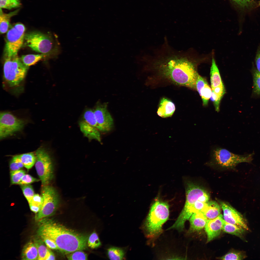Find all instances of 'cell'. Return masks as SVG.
I'll return each instance as SVG.
<instances>
[{"label":"cell","instance_id":"1","mask_svg":"<svg viewBox=\"0 0 260 260\" xmlns=\"http://www.w3.org/2000/svg\"><path fill=\"white\" fill-rule=\"evenodd\" d=\"M151 61L173 82L179 85L195 89L198 74L197 61L187 53L163 48Z\"/></svg>","mask_w":260,"mask_h":260},{"label":"cell","instance_id":"2","mask_svg":"<svg viewBox=\"0 0 260 260\" xmlns=\"http://www.w3.org/2000/svg\"><path fill=\"white\" fill-rule=\"evenodd\" d=\"M38 236L52 240L58 250L66 254L87 248L88 237L69 229L54 220L46 218L39 221Z\"/></svg>","mask_w":260,"mask_h":260},{"label":"cell","instance_id":"3","mask_svg":"<svg viewBox=\"0 0 260 260\" xmlns=\"http://www.w3.org/2000/svg\"><path fill=\"white\" fill-rule=\"evenodd\" d=\"M56 38L38 31L25 34L26 45L32 50L47 56H57L61 52L60 44Z\"/></svg>","mask_w":260,"mask_h":260},{"label":"cell","instance_id":"4","mask_svg":"<svg viewBox=\"0 0 260 260\" xmlns=\"http://www.w3.org/2000/svg\"><path fill=\"white\" fill-rule=\"evenodd\" d=\"M169 214L168 203L156 200L150 207L145 223L147 235L154 237L160 234L162 231V226L168 220Z\"/></svg>","mask_w":260,"mask_h":260},{"label":"cell","instance_id":"5","mask_svg":"<svg viewBox=\"0 0 260 260\" xmlns=\"http://www.w3.org/2000/svg\"><path fill=\"white\" fill-rule=\"evenodd\" d=\"M3 67L4 78L10 88L20 86L26 75L28 67L25 65L17 55L5 57Z\"/></svg>","mask_w":260,"mask_h":260},{"label":"cell","instance_id":"6","mask_svg":"<svg viewBox=\"0 0 260 260\" xmlns=\"http://www.w3.org/2000/svg\"><path fill=\"white\" fill-rule=\"evenodd\" d=\"M210 154L212 161L214 164L222 167L232 168L240 163L251 162L254 154L238 155L226 149L216 147L212 149Z\"/></svg>","mask_w":260,"mask_h":260},{"label":"cell","instance_id":"7","mask_svg":"<svg viewBox=\"0 0 260 260\" xmlns=\"http://www.w3.org/2000/svg\"><path fill=\"white\" fill-rule=\"evenodd\" d=\"M35 167L42 186L48 185L53 176V168L50 156L44 148H39L35 152Z\"/></svg>","mask_w":260,"mask_h":260},{"label":"cell","instance_id":"8","mask_svg":"<svg viewBox=\"0 0 260 260\" xmlns=\"http://www.w3.org/2000/svg\"><path fill=\"white\" fill-rule=\"evenodd\" d=\"M41 193L43 202L40 210L35 217V220L37 221L52 215L59 202L58 193L52 186L49 185L42 186Z\"/></svg>","mask_w":260,"mask_h":260},{"label":"cell","instance_id":"9","mask_svg":"<svg viewBox=\"0 0 260 260\" xmlns=\"http://www.w3.org/2000/svg\"><path fill=\"white\" fill-rule=\"evenodd\" d=\"M25 30L23 24L18 23L7 32L4 51L5 57L17 55L24 41Z\"/></svg>","mask_w":260,"mask_h":260},{"label":"cell","instance_id":"10","mask_svg":"<svg viewBox=\"0 0 260 260\" xmlns=\"http://www.w3.org/2000/svg\"><path fill=\"white\" fill-rule=\"evenodd\" d=\"M0 116V139L20 131L25 124L23 120L18 118L9 112H1Z\"/></svg>","mask_w":260,"mask_h":260},{"label":"cell","instance_id":"11","mask_svg":"<svg viewBox=\"0 0 260 260\" xmlns=\"http://www.w3.org/2000/svg\"><path fill=\"white\" fill-rule=\"evenodd\" d=\"M220 205L223 213V218L226 222L240 227L246 231L249 229L243 215L229 204L220 201Z\"/></svg>","mask_w":260,"mask_h":260},{"label":"cell","instance_id":"12","mask_svg":"<svg viewBox=\"0 0 260 260\" xmlns=\"http://www.w3.org/2000/svg\"><path fill=\"white\" fill-rule=\"evenodd\" d=\"M99 131H110L113 125V119L107 109L106 103L98 104L94 111Z\"/></svg>","mask_w":260,"mask_h":260},{"label":"cell","instance_id":"13","mask_svg":"<svg viewBox=\"0 0 260 260\" xmlns=\"http://www.w3.org/2000/svg\"><path fill=\"white\" fill-rule=\"evenodd\" d=\"M224 220L221 214L216 218L207 220L205 227L207 235V243H208L218 236L222 230Z\"/></svg>","mask_w":260,"mask_h":260},{"label":"cell","instance_id":"14","mask_svg":"<svg viewBox=\"0 0 260 260\" xmlns=\"http://www.w3.org/2000/svg\"><path fill=\"white\" fill-rule=\"evenodd\" d=\"M175 110L174 104L169 99L163 98L160 101L157 113L161 117L166 118L171 117Z\"/></svg>","mask_w":260,"mask_h":260},{"label":"cell","instance_id":"15","mask_svg":"<svg viewBox=\"0 0 260 260\" xmlns=\"http://www.w3.org/2000/svg\"><path fill=\"white\" fill-rule=\"evenodd\" d=\"M189 219L190 230L192 232L200 230L205 228L207 221L202 211L194 213Z\"/></svg>","mask_w":260,"mask_h":260},{"label":"cell","instance_id":"16","mask_svg":"<svg viewBox=\"0 0 260 260\" xmlns=\"http://www.w3.org/2000/svg\"><path fill=\"white\" fill-rule=\"evenodd\" d=\"M81 131L84 135L90 139H95L99 142L101 141L100 135L99 130L88 124L84 120L79 123Z\"/></svg>","mask_w":260,"mask_h":260},{"label":"cell","instance_id":"17","mask_svg":"<svg viewBox=\"0 0 260 260\" xmlns=\"http://www.w3.org/2000/svg\"><path fill=\"white\" fill-rule=\"evenodd\" d=\"M221 207L214 201L209 200L202 211L207 220L214 219L220 215Z\"/></svg>","mask_w":260,"mask_h":260},{"label":"cell","instance_id":"18","mask_svg":"<svg viewBox=\"0 0 260 260\" xmlns=\"http://www.w3.org/2000/svg\"><path fill=\"white\" fill-rule=\"evenodd\" d=\"M38 254L37 248L34 243L30 241L23 247L21 254L23 260H38Z\"/></svg>","mask_w":260,"mask_h":260},{"label":"cell","instance_id":"19","mask_svg":"<svg viewBox=\"0 0 260 260\" xmlns=\"http://www.w3.org/2000/svg\"><path fill=\"white\" fill-rule=\"evenodd\" d=\"M210 73L212 89L223 84L219 69L213 57L212 59Z\"/></svg>","mask_w":260,"mask_h":260},{"label":"cell","instance_id":"20","mask_svg":"<svg viewBox=\"0 0 260 260\" xmlns=\"http://www.w3.org/2000/svg\"><path fill=\"white\" fill-rule=\"evenodd\" d=\"M17 9L7 13H3L0 10V31L1 34L6 32L8 29L10 18L16 15L19 11Z\"/></svg>","mask_w":260,"mask_h":260},{"label":"cell","instance_id":"21","mask_svg":"<svg viewBox=\"0 0 260 260\" xmlns=\"http://www.w3.org/2000/svg\"><path fill=\"white\" fill-rule=\"evenodd\" d=\"M222 230L225 233L236 235L241 238L246 230L239 226L231 224L225 221L224 220Z\"/></svg>","mask_w":260,"mask_h":260},{"label":"cell","instance_id":"22","mask_svg":"<svg viewBox=\"0 0 260 260\" xmlns=\"http://www.w3.org/2000/svg\"><path fill=\"white\" fill-rule=\"evenodd\" d=\"M234 4L243 11L249 12L258 6L254 0H230Z\"/></svg>","mask_w":260,"mask_h":260},{"label":"cell","instance_id":"23","mask_svg":"<svg viewBox=\"0 0 260 260\" xmlns=\"http://www.w3.org/2000/svg\"><path fill=\"white\" fill-rule=\"evenodd\" d=\"M34 243L38 251V260H46L50 251L46 246L45 243L40 238L35 239Z\"/></svg>","mask_w":260,"mask_h":260},{"label":"cell","instance_id":"24","mask_svg":"<svg viewBox=\"0 0 260 260\" xmlns=\"http://www.w3.org/2000/svg\"><path fill=\"white\" fill-rule=\"evenodd\" d=\"M24 166L27 169L31 168L35 163L36 157L32 152L18 155Z\"/></svg>","mask_w":260,"mask_h":260},{"label":"cell","instance_id":"25","mask_svg":"<svg viewBox=\"0 0 260 260\" xmlns=\"http://www.w3.org/2000/svg\"><path fill=\"white\" fill-rule=\"evenodd\" d=\"M47 55L41 54H28L22 56L21 59L26 65L29 66L33 65L42 59L44 57Z\"/></svg>","mask_w":260,"mask_h":260},{"label":"cell","instance_id":"26","mask_svg":"<svg viewBox=\"0 0 260 260\" xmlns=\"http://www.w3.org/2000/svg\"><path fill=\"white\" fill-rule=\"evenodd\" d=\"M43 200L41 195L35 194L32 199L28 202L31 210L37 214L40 210L43 204Z\"/></svg>","mask_w":260,"mask_h":260},{"label":"cell","instance_id":"27","mask_svg":"<svg viewBox=\"0 0 260 260\" xmlns=\"http://www.w3.org/2000/svg\"><path fill=\"white\" fill-rule=\"evenodd\" d=\"M107 254L110 260H122L124 257L125 252L121 248L112 247L108 249Z\"/></svg>","mask_w":260,"mask_h":260},{"label":"cell","instance_id":"28","mask_svg":"<svg viewBox=\"0 0 260 260\" xmlns=\"http://www.w3.org/2000/svg\"><path fill=\"white\" fill-rule=\"evenodd\" d=\"M247 257L244 252L237 251H231L219 258L222 260H242Z\"/></svg>","mask_w":260,"mask_h":260},{"label":"cell","instance_id":"29","mask_svg":"<svg viewBox=\"0 0 260 260\" xmlns=\"http://www.w3.org/2000/svg\"><path fill=\"white\" fill-rule=\"evenodd\" d=\"M83 117V120L86 123L98 129L94 111L91 109L86 110L84 114Z\"/></svg>","mask_w":260,"mask_h":260},{"label":"cell","instance_id":"30","mask_svg":"<svg viewBox=\"0 0 260 260\" xmlns=\"http://www.w3.org/2000/svg\"><path fill=\"white\" fill-rule=\"evenodd\" d=\"M212 92V90L208 83H207L201 90L200 95L202 98L204 106H206L208 105L209 100L211 96Z\"/></svg>","mask_w":260,"mask_h":260},{"label":"cell","instance_id":"31","mask_svg":"<svg viewBox=\"0 0 260 260\" xmlns=\"http://www.w3.org/2000/svg\"><path fill=\"white\" fill-rule=\"evenodd\" d=\"M253 80V91L254 93L260 96V72L255 68L252 70Z\"/></svg>","mask_w":260,"mask_h":260},{"label":"cell","instance_id":"32","mask_svg":"<svg viewBox=\"0 0 260 260\" xmlns=\"http://www.w3.org/2000/svg\"><path fill=\"white\" fill-rule=\"evenodd\" d=\"M21 5L19 0H0V8L11 9L20 7Z\"/></svg>","mask_w":260,"mask_h":260},{"label":"cell","instance_id":"33","mask_svg":"<svg viewBox=\"0 0 260 260\" xmlns=\"http://www.w3.org/2000/svg\"><path fill=\"white\" fill-rule=\"evenodd\" d=\"M88 246L91 248H95L100 247L101 243L97 233L93 232L90 235L87 242Z\"/></svg>","mask_w":260,"mask_h":260},{"label":"cell","instance_id":"34","mask_svg":"<svg viewBox=\"0 0 260 260\" xmlns=\"http://www.w3.org/2000/svg\"><path fill=\"white\" fill-rule=\"evenodd\" d=\"M25 174V171L22 170L11 171L10 176L11 184H18L22 177Z\"/></svg>","mask_w":260,"mask_h":260},{"label":"cell","instance_id":"35","mask_svg":"<svg viewBox=\"0 0 260 260\" xmlns=\"http://www.w3.org/2000/svg\"><path fill=\"white\" fill-rule=\"evenodd\" d=\"M82 250H77L67 254V257L69 260H87V254Z\"/></svg>","mask_w":260,"mask_h":260},{"label":"cell","instance_id":"36","mask_svg":"<svg viewBox=\"0 0 260 260\" xmlns=\"http://www.w3.org/2000/svg\"><path fill=\"white\" fill-rule=\"evenodd\" d=\"M24 167L18 155L13 156L9 163V168L11 171L21 169Z\"/></svg>","mask_w":260,"mask_h":260},{"label":"cell","instance_id":"37","mask_svg":"<svg viewBox=\"0 0 260 260\" xmlns=\"http://www.w3.org/2000/svg\"><path fill=\"white\" fill-rule=\"evenodd\" d=\"M21 188L25 197L28 202L35 194L32 186L29 184L22 185H21Z\"/></svg>","mask_w":260,"mask_h":260},{"label":"cell","instance_id":"38","mask_svg":"<svg viewBox=\"0 0 260 260\" xmlns=\"http://www.w3.org/2000/svg\"><path fill=\"white\" fill-rule=\"evenodd\" d=\"M39 180L27 174H25L22 177L18 184L22 185L29 184Z\"/></svg>","mask_w":260,"mask_h":260},{"label":"cell","instance_id":"39","mask_svg":"<svg viewBox=\"0 0 260 260\" xmlns=\"http://www.w3.org/2000/svg\"><path fill=\"white\" fill-rule=\"evenodd\" d=\"M212 91V94L210 99L213 103L216 111L219 112L220 110V101L223 96L216 93Z\"/></svg>","mask_w":260,"mask_h":260},{"label":"cell","instance_id":"40","mask_svg":"<svg viewBox=\"0 0 260 260\" xmlns=\"http://www.w3.org/2000/svg\"><path fill=\"white\" fill-rule=\"evenodd\" d=\"M49 248L54 250H58V248L54 242L49 238L43 235L38 236Z\"/></svg>","mask_w":260,"mask_h":260},{"label":"cell","instance_id":"41","mask_svg":"<svg viewBox=\"0 0 260 260\" xmlns=\"http://www.w3.org/2000/svg\"><path fill=\"white\" fill-rule=\"evenodd\" d=\"M207 83L206 80L198 74L196 81V88L199 95L201 90Z\"/></svg>","mask_w":260,"mask_h":260},{"label":"cell","instance_id":"42","mask_svg":"<svg viewBox=\"0 0 260 260\" xmlns=\"http://www.w3.org/2000/svg\"><path fill=\"white\" fill-rule=\"evenodd\" d=\"M257 69L260 72V44L258 46L255 58Z\"/></svg>","mask_w":260,"mask_h":260},{"label":"cell","instance_id":"43","mask_svg":"<svg viewBox=\"0 0 260 260\" xmlns=\"http://www.w3.org/2000/svg\"><path fill=\"white\" fill-rule=\"evenodd\" d=\"M212 89V91L215 93L223 96L225 92V90L223 84Z\"/></svg>","mask_w":260,"mask_h":260},{"label":"cell","instance_id":"44","mask_svg":"<svg viewBox=\"0 0 260 260\" xmlns=\"http://www.w3.org/2000/svg\"><path fill=\"white\" fill-rule=\"evenodd\" d=\"M55 258L54 254L51 251H50L46 260H55Z\"/></svg>","mask_w":260,"mask_h":260},{"label":"cell","instance_id":"45","mask_svg":"<svg viewBox=\"0 0 260 260\" xmlns=\"http://www.w3.org/2000/svg\"><path fill=\"white\" fill-rule=\"evenodd\" d=\"M258 4V6H260V0L259 1Z\"/></svg>","mask_w":260,"mask_h":260}]
</instances>
